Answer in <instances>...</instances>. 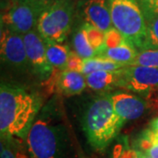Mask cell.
I'll use <instances>...</instances> for the list:
<instances>
[{
	"mask_svg": "<svg viewBox=\"0 0 158 158\" xmlns=\"http://www.w3.org/2000/svg\"><path fill=\"white\" fill-rule=\"evenodd\" d=\"M26 141L30 158H67L69 136L59 97L42 106Z\"/></svg>",
	"mask_w": 158,
	"mask_h": 158,
	"instance_id": "1",
	"label": "cell"
},
{
	"mask_svg": "<svg viewBox=\"0 0 158 158\" xmlns=\"http://www.w3.org/2000/svg\"><path fill=\"white\" fill-rule=\"evenodd\" d=\"M42 98L20 86L2 83L0 87L1 140L26 139L40 112Z\"/></svg>",
	"mask_w": 158,
	"mask_h": 158,
	"instance_id": "2",
	"label": "cell"
},
{
	"mask_svg": "<svg viewBox=\"0 0 158 158\" xmlns=\"http://www.w3.org/2000/svg\"><path fill=\"white\" fill-rule=\"evenodd\" d=\"M124 124L115 113L111 95L107 93L92 99L83 118V129L87 141L97 151L105 150Z\"/></svg>",
	"mask_w": 158,
	"mask_h": 158,
	"instance_id": "3",
	"label": "cell"
},
{
	"mask_svg": "<svg viewBox=\"0 0 158 158\" xmlns=\"http://www.w3.org/2000/svg\"><path fill=\"white\" fill-rule=\"evenodd\" d=\"M113 27L138 52L147 48V22L137 0H108Z\"/></svg>",
	"mask_w": 158,
	"mask_h": 158,
	"instance_id": "4",
	"label": "cell"
},
{
	"mask_svg": "<svg viewBox=\"0 0 158 158\" xmlns=\"http://www.w3.org/2000/svg\"><path fill=\"white\" fill-rule=\"evenodd\" d=\"M74 19V1L57 0L40 14L36 30L45 42L61 44L67 39Z\"/></svg>",
	"mask_w": 158,
	"mask_h": 158,
	"instance_id": "5",
	"label": "cell"
},
{
	"mask_svg": "<svg viewBox=\"0 0 158 158\" xmlns=\"http://www.w3.org/2000/svg\"><path fill=\"white\" fill-rule=\"evenodd\" d=\"M40 13L25 0H11L1 15V26L19 34L36 29Z\"/></svg>",
	"mask_w": 158,
	"mask_h": 158,
	"instance_id": "6",
	"label": "cell"
},
{
	"mask_svg": "<svg viewBox=\"0 0 158 158\" xmlns=\"http://www.w3.org/2000/svg\"><path fill=\"white\" fill-rule=\"evenodd\" d=\"M118 87L142 95L158 90V69L128 65L121 69Z\"/></svg>",
	"mask_w": 158,
	"mask_h": 158,
	"instance_id": "7",
	"label": "cell"
},
{
	"mask_svg": "<svg viewBox=\"0 0 158 158\" xmlns=\"http://www.w3.org/2000/svg\"><path fill=\"white\" fill-rule=\"evenodd\" d=\"M23 39L27 51L29 69H31L40 80L48 79L54 68L47 56L44 40L36 29L24 34Z\"/></svg>",
	"mask_w": 158,
	"mask_h": 158,
	"instance_id": "8",
	"label": "cell"
},
{
	"mask_svg": "<svg viewBox=\"0 0 158 158\" xmlns=\"http://www.w3.org/2000/svg\"><path fill=\"white\" fill-rule=\"evenodd\" d=\"M1 60L19 69H29L27 51L22 34L14 33L1 26Z\"/></svg>",
	"mask_w": 158,
	"mask_h": 158,
	"instance_id": "9",
	"label": "cell"
},
{
	"mask_svg": "<svg viewBox=\"0 0 158 158\" xmlns=\"http://www.w3.org/2000/svg\"><path fill=\"white\" fill-rule=\"evenodd\" d=\"M85 23L106 33L113 27L108 0H85L82 6Z\"/></svg>",
	"mask_w": 158,
	"mask_h": 158,
	"instance_id": "10",
	"label": "cell"
},
{
	"mask_svg": "<svg viewBox=\"0 0 158 158\" xmlns=\"http://www.w3.org/2000/svg\"><path fill=\"white\" fill-rule=\"evenodd\" d=\"M111 98L115 113L125 123L140 118L147 107L146 102L142 98L125 92L111 95Z\"/></svg>",
	"mask_w": 158,
	"mask_h": 158,
	"instance_id": "11",
	"label": "cell"
},
{
	"mask_svg": "<svg viewBox=\"0 0 158 158\" xmlns=\"http://www.w3.org/2000/svg\"><path fill=\"white\" fill-rule=\"evenodd\" d=\"M87 85L85 76L81 72L63 70L57 78L56 93L63 96H74L82 93Z\"/></svg>",
	"mask_w": 158,
	"mask_h": 158,
	"instance_id": "12",
	"label": "cell"
},
{
	"mask_svg": "<svg viewBox=\"0 0 158 158\" xmlns=\"http://www.w3.org/2000/svg\"><path fill=\"white\" fill-rule=\"evenodd\" d=\"M121 69L115 71L98 70L85 76L87 85L95 90H109L118 87Z\"/></svg>",
	"mask_w": 158,
	"mask_h": 158,
	"instance_id": "13",
	"label": "cell"
},
{
	"mask_svg": "<svg viewBox=\"0 0 158 158\" xmlns=\"http://www.w3.org/2000/svg\"><path fill=\"white\" fill-rule=\"evenodd\" d=\"M138 53L139 52L134 47L127 42L123 45L116 48H104L103 50L98 53L97 57L109 59L113 62L128 66L132 65V63L135 62V58L138 56Z\"/></svg>",
	"mask_w": 158,
	"mask_h": 158,
	"instance_id": "14",
	"label": "cell"
},
{
	"mask_svg": "<svg viewBox=\"0 0 158 158\" xmlns=\"http://www.w3.org/2000/svg\"><path fill=\"white\" fill-rule=\"evenodd\" d=\"M48 59L52 67L59 70H66L70 50L69 47L62 44L45 42Z\"/></svg>",
	"mask_w": 158,
	"mask_h": 158,
	"instance_id": "15",
	"label": "cell"
},
{
	"mask_svg": "<svg viewBox=\"0 0 158 158\" xmlns=\"http://www.w3.org/2000/svg\"><path fill=\"white\" fill-rule=\"evenodd\" d=\"M126 67V65L120 64L118 62H115L105 58H99V57H94L90 59H85V64L83 72L85 76L88 74L98 71V70H106V71H115L120 69Z\"/></svg>",
	"mask_w": 158,
	"mask_h": 158,
	"instance_id": "16",
	"label": "cell"
},
{
	"mask_svg": "<svg viewBox=\"0 0 158 158\" xmlns=\"http://www.w3.org/2000/svg\"><path fill=\"white\" fill-rule=\"evenodd\" d=\"M72 42L75 52L83 59H90L97 56L96 50L90 46L82 27L75 33Z\"/></svg>",
	"mask_w": 158,
	"mask_h": 158,
	"instance_id": "17",
	"label": "cell"
},
{
	"mask_svg": "<svg viewBox=\"0 0 158 158\" xmlns=\"http://www.w3.org/2000/svg\"><path fill=\"white\" fill-rule=\"evenodd\" d=\"M82 27L85 31L86 37L88 39V41L90 42V46L96 50L97 55H98V53L100 52L105 48L106 33L101 31L100 29L93 27L89 23H85L82 26Z\"/></svg>",
	"mask_w": 158,
	"mask_h": 158,
	"instance_id": "18",
	"label": "cell"
},
{
	"mask_svg": "<svg viewBox=\"0 0 158 158\" xmlns=\"http://www.w3.org/2000/svg\"><path fill=\"white\" fill-rule=\"evenodd\" d=\"M158 142V135L150 127L143 130L137 140L136 150L146 153L156 143Z\"/></svg>",
	"mask_w": 158,
	"mask_h": 158,
	"instance_id": "19",
	"label": "cell"
},
{
	"mask_svg": "<svg viewBox=\"0 0 158 158\" xmlns=\"http://www.w3.org/2000/svg\"><path fill=\"white\" fill-rule=\"evenodd\" d=\"M132 65H141L158 69V48L140 51Z\"/></svg>",
	"mask_w": 158,
	"mask_h": 158,
	"instance_id": "20",
	"label": "cell"
},
{
	"mask_svg": "<svg viewBox=\"0 0 158 158\" xmlns=\"http://www.w3.org/2000/svg\"><path fill=\"white\" fill-rule=\"evenodd\" d=\"M147 22V48H158V14L148 19Z\"/></svg>",
	"mask_w": 158,
	"mask_h": 158,
	"instance_id": "21",
	"label": "cell"
},
{
	"mask_svg": "<svg viewBox=\"0 0 158 158\" xmlns=\"http://www.w3.org/2000/svg\"><path fill=\"white\" fill-rule=\"evenodd\" d=\"M15 140H1V158H27V155L14 144Z\"/></svg>",
	"mask_w": 158,
	"mask_h": 158,
	"instance_id": "22",
	"label": "cell"
},
{
	"mask_svg": "<svg viewBox=\"0 0 158 158\" xmlns=\"http://www.w3.org/2000/svg\"><path fill=\"white\" fill-rule=\"evenodd\" d=\"M125 43H127V40H125L124 36L115 27H112L106 33V41H105L104 48H116L118 46L123 45Z\"/></svg>",
	"mask_w": 158,
	"mask_h": 158,
	"instance_id": "23",
	"label": "cell"
},
{
	"mask_svg": "<svg viewBox=\"0 0 158 158\" xmlns=\"http://www.w3.org/2000/svg\"><path fill=\"white\" fill-rule=\"evenodd\" d=\"M112 158H136V150L130 148L126 140L114 148Z\"/></svg>",
	"mask_w": 158,
	"mask_h": 158,
	"instance_id": "24",
	"label": "cell"
},
{
	"mask_svg": "<svg viewBox=\"0 0 158 158\" xmlns=\"http://www.w3.org/2000/svg\"><path fill=\"white\" fill-rule=\"evenodd\" d=\"M141 6L143 14L148 19L158 14V0H137Z\"/></svg>",
	"mask_w": 158,
	"mask_h": 158,
	"instance_id": "25",
	"label": "cell"
},
{
	"mask_svg": "<svg viewBox=\"0 0 158 158\" xmlns=\"http://www.w3.org/2000/svg\"><path fill=\"white\" fill-rule=\"evenodd\" d=\"M84 64H85V59H83L80 56H78L76 52L70 51L66 69L82 73L83 69H84Z\"/></svg>",
	"mask_w": 158,
	"mask_h": 158,
	"instance_id": "26",
	"label": "cell"
},
{
	"mask_svg": "<svg viewBox=\"0 0 158 158\" xmlns=\"http://www.w3.org/2000/svg\"><path fill=\"white\" fill-rule=\"evenodd\" d=\"M25 1H27L31 6H34L35 10L40 14L44 10L52 6L55 2H56L57 0H25Z\"/></svg>",
	"mask_w": 158,
	"mask_h": 158,
	"instance_id": "27",
	"label": "cell"
},
{
	"mask_svg": "<svg viewBox=\"0 0 158 158\" xmlns=\"http://www.w3.org/2000/svg\"><path fill=\"white\" fill-rule=\"evenodd\" d=\"M148 156L152 158H158V142L156 143L155 145H153L147 152L145 153Z\"/></svg>",
	"mask_w": 158,
	"mask_h": 158,
	"instance_id": "28",
	"label": "cell"
},
{
	"mask_svg": "<svg viewBox=\"0 0 158 158\" xmlns=\"http://www.w3.org/2000/svg\"><path fill=\"white\" fill-rule=\"evenodd\" d=\"M153 131H155L158 135V117H156L155 118H153L150 122V127H149Z\"/></svg>",
	"mask_w": 158,
	"mask_h": 158,
	"instance_id": "29",
	"label": "cell"
},
{
	"mask_svg": "<svg viewBox=\"0 0 158 158\" xmlns=\"http://www.w3.org/2000/svg\"><path fill=\"white\" fill-rule=\"evenodd\" d=\"M136 158H152V157L148 156L146 155L145 153L141 152V151H139V150H136Z\"/></svg>",
	"mask_w": 158,
	"mask_h": 158,
	"instance_id": "30",
	"label": "cell"
},
{
	"mask_svg": "<svg viewBox=\"0 0 158 158\" xmlns=\"http://www.w3.org/2000/svg\"><path fill=\"white\" fill-rule=\"evenodd\" d=\"M72 1H80V0H72Z\"/></svg>",
	"mask_w": 158,
	"mask_h": 158,
	"instance_id": "31",
	"label": "cell"
}]
</instances>
